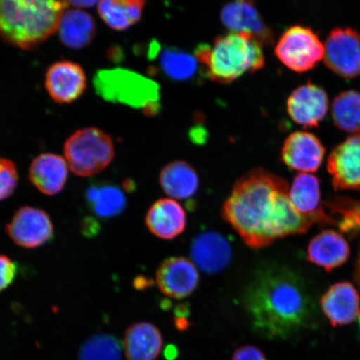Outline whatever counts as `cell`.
<instances>
[{
    "mask_svg": "<svg viewBox=\"0 0 360 360\" xmlns=\"http://www.w3.org/2000/svg\"><path fill=\"white\" fill-rule=\"evenodd\" d=\"M354 278L360 286V247L356 263H355Z\"/></svg>",
    "mask_w": 360,
    "mask_h": 360,
    "instance_id": "obj_35",
    "label": "cell"
},
{
    "mask_svg": "<svg viewBox=\"0 0 360 360\" xmlns=\"http://www.w3.org/2000/svg\"><path fill=\"white\" fill-rule=\"evenodd\" d=\"M195 57L202 73L219 84L233 82L265 65L263 44L246 33L231 32L219 36L212 45L200 44Z\"/></svg>",
    "mask_w": 360,
    "mask_h": 360,
    "instance_id": "obj_3",
    "label": "cell"
},
{
    "mask_svg": "<svg viewBox=\"0 0 360 360\" xmlns=\"http://www.w3.org/2000/svg\"><path fill=\"white\" fill-rule=\"evenodd\" d=\"M321 309L334 327L349 325L360 315V297L352 283H337L322 296Z\"/></svg>",
    "mask_w": 360,
    "mask_h": 360,
    "instance_id": "obj_17",
    "label": "cell"
},
{
    "mask_svg": "<svg viewBox=\"0 0 360 360\" xmlns=\"http://www.w3.org/2000/svg\"><path fill=\"white\" fill-rule=\"evenodd\" d=\"M44 84L52 100L64 105L73 103L82 96L87 88V79L79 65L58 61L49 67Z\"/></svg>",
    "mask_w": 360,
    "mask_h": 360,
    "instance_id": "obj_12",
    "label": "cell"
},
{
    "mask_svg": "<svg viewBox=\"0 0 360 360\" xmlns=\"http://www.w3.org/2000/svg\"><path fill=\"white\" fill-rule=\"evenodd\" d=\"M85 197L89 208L103 219L116 217L127 205L124 193L110 184H93L88 188Z\"/></svg>",
    "mask_w": 360,
    "mask_h": 360,
    "instance_id": "obj_25",
    "label": "cell"
},
{
    "mask_svg": "<svg viewBox=\"0 0 360 360\" xmlns=\"http://www.w3.org/2000/svg\"><path fill=\"white\" fill-rule=\"evenodd\" d=\"M325 148L311 133L296 131L285 139L281 159L288 167L301 173L315 172L321 165Z\"/></svg>",
    "mask_w": 360,
    "mask_h": 360,
    "instance_id": "obj_15",
    "label": "cell"
},
{
    "mask_svg": "<svg viewBox=\"0 0 360 360\" xmlns=\"http://www.w3.org/2000/svg\"><path fill=\"white\" fill-rule=\"evenodd\" d=\"M232 360H267V358L263 351L258 347L246 345L235 351Z\"/></svg>",
    "mask_w": 360,
    "mask_h": 360,
    "instance_id": "obj_33",
    "label": "cell"
},
{
    "mask_svg": "<svg viewBox=\"0 0 360 360\" xmlns=\"http://www.w3.org/2000/svg\"><path fill=\"white\" fill-rule=\"evenodd\" d=\"M17 274L18 266L15 261L6 255H0V292L12 285Z\"/></svg>",
    "mask_w": 360,
    "mask_h": 360,
    "instance_id": "obj_32",
    "label": "cell"
},
{
    "mask_svg": "<svg viewBox=\"0 0 360 360\" xmlns=\"http://www.w3.org/2000/svg\"><path fill=\"white\" fill-rule=\"evenodd\" d=\"M146 226L161 240H171L186 231L187 215L179 202L170 198L158 200L148 209Z\"/></svg>",
    "mask_w": 360,
    "mask_h": 360,
    "instance_id": "obj_18",
    "label": "cell"
},
{
    "mask_svg": "<svg viewBox=\"0 0 360 360\" xmlns=\"http://www.w3.org/2000/svg\"><path fill=\"white\" fill-rule=\"evenodd\" d=\"M64 152L72 172L89 177L110 165L115 157V145L110 135L101 129L85 128L67 139Z\"/></svg>",
    "mask_w": 360,
    "mask_h": 360,
    "instance_id": "obj_6",
    "label": "cell"
},
{
    "mask_svg": "<svg viewBox=\"0 0 360 360\" xmlns=\"http://www.w3.org/2000/svg\"><path fill=\"white\" fill-rule=\"evenodd\" d=\"M290 199L298 212L321 225L335 224L322 205L319 180L313 174L300 173L296 175L290 190Z\"/></svg>",
    "mask_w": 360,
    "mask_h": 360,
    "instance_id": "obj_16",
    "label": "cell"
},
{
    "mask_svg": "<svg viewBox=\"0 0 360 360\" xmlns=\"http://www.w3.org/2000/svg\"><path fill=\"white\" fill-rule=\"evenodd\" d=\"M146 2L141 0H106L98 4L105 24L115 30H125L141 19Z\"/></svg>",
    "mask_w": 360,
    "mask_h": 360,
    "instance_id": "obj_26",
    "label": "cell"
},
{
    "mask_svg": "<svg viewBox=\"0 0 360 360\" xmlns=\"http://www.w3.org/2000/svg\"><path fill=\"white\" fill-rule=\"evenodd\" d=\"M331 219L340 231L355 237L360 231V202L346 197L325 202Z\"/></svg>",
    "mask_w": 360,
    "mask_h": 360,
    "instance_id": "obj_29",
    "label": "cell"
},
{
    "mask_svg": "<svg viewBox=\"0 0 360 360\" xmlns=\"http://www.w3.org/2000/svg\"><path fill=\"white\" fill-rule=\"evenodd\" d=\"M199 65L195 56L175 48L165 49L160 57L162 73L173 80L191 79L197 73Z\"/></svg>",
    "mask_w": 360,
    "mask_h": 360,
    "instance_id": "obj_28",
    "label": "cell"
},
{
    "mask_svg": "<svg viewBox=\"0 0 360 360\" xmlns=\"http://www.w3.org/2000/svg\"><path fill=\"white\" fill-rule=\"evenodd\" d=\"M328 109L326 92L312 83L295 89L287 101L288 114L304 128L317 127L325 118Z\"/></svg>",
    "mask_w": 360,
    "mask_h": 360,
    "instance_id": "obj_13",
    "label": "cell"
},
{
    "mask_svg": "<svg viewBox=\"0 0 360 360\" xmlns=\"http://www.w3.org/2000/svg\"><path fill=\"white\" fill-rule=\"evenodd\" d=\"M94 89L103 100L134 108H142L147 115L159 110V85L134 71L101 70L93 79Z\"/></svg>",
    "mask_w": 360,
    "mask_h": 360,
    "instance_id": "obj_5",
    "label": "cell"
},
{
    "mask_svg": "<svg viewBox=\"0 0 360 360\" xmlns=\"http://www.w3.org/2000/svg\"><path fill=\"white\" fill-rule=\"evenodd\" d=\"M69 176V165L64 158L56 154H42L30 165L29 178L39 191L49 196L60 193Z\"/></svg>",
    "mask_w": 360,
    "mask_h": 360,
    "instance_id": "obj_20",
    "label": "cell"
},
{
    "mask_svg": "<svg viewBox=\"0 0 360 360\" xmlns=\"http://www.w3.org/2000/svg\"><path fill=\"white\" fill-rule=\"evenodd\" d=\"M6 231L15 245L25 249L46 245L55 236L51 216L44 210L31 206L18 210L7 224Z\"/></svg>",
    "mask_w": 360,
    "mask_h": 360,
    "instance_id": "obj_8",
    "label": "cell"
},
{
    "mask_svg": "<svg viewBox=\"0 0 360 360\" xmlns=\"http://www.w3.org/2000/svg\"><path fill=\"white\" fill-rule=\"evenodd\" d=\"M200 281V274L193 261L182 256L165 259L156 272L160 290L169 298L182 300L195 291Z\"/></svg>",
    "mask_w": 360,
    "mask_h": 360,
    "instance_id": "obj_11",
    "label": "cell"
},
{
    "mask_svg": "<svg viewBox=\"0 0 360 360\" xmlns=\"http://www.w3.org/2000/svg\"><path fill=\"white\" fill-rule=\"evenodd\" d=\"M350 250L341 233L326 229L312 238L308 247V259L326 271L340 267L348 260Z\"/></svg>",
    "mask_w": 360,
    "mask_h": 360,
    "instance_id": "obj_21",
    "label": "cell"
},
{
    "mask_svg": "<svg viewBox=\"0 0 360 360\" xmlns=\"http://www.w3.org/2000/svg\"><path fill=\"white\" fill-rule=\"evenodd\" d=\"M332 117L341 130L352 134L360 131V93L348 90L336 96L332 105Z\"/></svg>",
    "mask_w": 360,
    "mask_h": 360,
    "instance_id": "obj_27",
    "label": "cell"
},
{
    "mask_svg": "<svg viewBox=\"0 0 360 360\" xmlns=\"http://www.w3.org/2000/svg\"><path fill=\"white\" fill-rule=\"evenodd\" d=\"M70 6L76 8H91L98 4V1H70L68 2Z\"/></svg>",
    "mask_w": 360,
    "mask_h": 360,
    "instance_id": "obj_34",
    "label": "cell"
},
{
    "mask_svg": "<svg viewBox=\"0 0 360 360\" xmlns=\"http://www.w3.org/2000/svg\"><path fill=\"white\" fill-rule=\"evenodd\" d=\"M19 182V174L15 163L0 158V201L10 198L15 193Z\"/></svg>",
    "mask_w": 360,
    "mask_h": 360,
    "instance_id": "obj_31",
    "label": "cell"
},
{
    "mask_svg": "<svg viewBox=\"0 0 360 360\" xmlns=\"http://www.w3.org/2000/svg\"><path fill=\"white\" fill-rule=\"evenodd\" d=\"M58 29L61 42L75 49L86 47L96 34L94 18L80 10H70L63 13Z\"/></svg>",
    "mask_w": 360,
    "mask_h": 360,
    "instance_id": "obj_24",
    "label": "cell"
},
{
    "mask_svg": "<svg viewBox=\"0 0 360 360\" xmlns=\"http://www.w3.org/2000/svg\"><path fill=\"white\" fill-rule=\"evenodd\" d=\"M160 184L170 199L186 200L199 191L200 178L193 166L178 160L171 162L161 170Z\"/></svg>",
    "mask_w": 360,
    "mask_h": 360,
    "instance_id": "obj_23",
    "label": "cell"
},
{
    "mask_svg": "<svg viewBox=\"0 0 360 360\" xmlns=\"http://www.w3.org/2000/svg\"><path fill=\"white\" fill-rule=\"evenodd\" d=\"M323 61L344 78L360 75V34L351 28H335L328 34Z\"/></svg>",
    "mask_w": 360,
    "mask_h": 360,
    "instance_id": "obj_9",
    "label": "cell"
},
{
    "mask_svg": "<svg viewBox=\"0 0 360 360\" xmlns=\"http://www.w3.org/2000/svg\"><path fill=\"white\" fill-rule=\"evenodd\" d=\"M327 168L335 191H360V131L332 150Z\"/></svg>",
    "mask_w": 360,
    "mask_h": 360,
    "instance_id": "obj_10",
    "label": "cell"
},
{
    "mask_svg": "<svg viewBox=\"0 0 360 360\" xmlns=\"http://www.w3.org/2000/svg\"><path fill=\"white\" fill-rule=\"evenodd\" d=\"M123 349L115 336L96 335L81 346L79 360H122Z\"/></svg>",
    "mask_w": 360,
    "mask_h": 360,
    "instance_id": "obj_30",
    "label": "cell"
},
{
    "mask_svg": "<svg viewBox=\"0 0 360 360\" xmlns=\"http://www.w3.org/2000/svg\"><path fill=\"white\" fill-rule=\"evenodd\" d=\"M193 263L202 271L216 274L231 262V246L222 235L215 232L202 233L192 242Z\"/></svg>",
    "mask_w": 360,
    "mask_h": 360,
    "instance_id": "obj_19",
    "label": "cell"
},
{
    "mask_svg": "<svg viewBox=\"0 0 360 360\" xmlns=\"http://www.w3.org/2000/svg\"><path fill=\"white\" fill-rule=\"evenodd\" d=\"M220 18L231 32L253 35L263 45L274 44V33L252 1L237 0L225 4Z\"/></svg>",
    "mask_w": 360,
    "mask_h": 360,
    "instance_id": "obj_14",
    "label": "cell"
},
{
    "mask_svg": "<svg viewBox=\"0 0 360 360\" xmlns=\"http://www.w3.org/2000/svg\"><path fill=\"white\" fill-rule=\"evenodd\" d=\"M274 53L283 65L304 73L323 60L325 46L311 29L295 25L282 34Z\"/></svg>",
    "mask_w": 360,
    "mask_h": 360,
    "instance_id": "obj_7",
    "label": "cell"
},
{
    "mask_svg": "<svg viewBox=\"0 0 360 360\" xmlns=\"http://www.w3.org/2000/svg\"><path fill=\"white\" fill-rule=\"evenodd\" d=\"M169 349L170 351L166 349L165 357L169 359H173L175 356H176L177 351L174 347H173V346H170Z\"/></svg>",
    "mask_w": 360,
    "mask_h": 360,
    "instance_id": "obj_36",
    "label": "cell"
},
{
    "mask_svg": "<svg viewBox=\"0 0 360 360\" xmlns=\"http://www.w3.org/2000/svg\"><path fill=\"white\" fill-rule=\"evenodd\" d=\"M69 3L46 0H0V35L13 46H38L56 32Z\"/></svg>",
    "mask_w": 360,
    "mask_h": 360,
    "instance_id": "obj_4",
    "label": "cell"
},
{
    "mask_svg": "<svg viewBox=\"0 0 360 360\" xmlns=\"http://www.w3.org/2000/svg\"><path fill=\"white\" fill-rule=\"evenodd\" d=\"M163 336L153 323H134L126 331L123 348L128 360H155L163 347Z\"/></svg>",
    "mask_w": 360,
    "mask_h": 360,
    "instance_id": "obj_22",
    "label": "cell"
},
{
    "mask_svg": "<svg viewBox=\"0 0 360 360\" xmlns=\"http://www.w3.org/2000/svg\"><path fill=\"white\" fill-rule=\"evenodd\" d=\"M221 215L253 249L304 233L314 224L292 206L285 180L263 168L238 180L224 202Z\"/></svg>",
    "mask_w": 360,
    "mask_h": 360,
    "instance_id": "obj_1",
    "label": "cell"
},
{
    "mask_svg": "<svg viewBox=\"0 0 360 360\" xmlns=\"http://www.w3.org/2000/svg\"><path fill=\"white\" fill-rule=\"evenodd\" d=\"M243 305L255 330L270 340L286 339L307 328L316 314L302 278L278 265H266L254 274Z\"/></svg>",
    "mask_w": 360,
    "mask_h": 360,
    "instance_id": "obj_2",
    "label": "cell"
}]
</instances>
